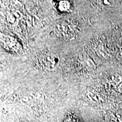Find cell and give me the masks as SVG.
Returning a JSON list of instances; mask_svg holds the SVG:
<instances>
[{
	"label": "cell",
	"mask_w": 122,
	"mask_h": 122,
	"mask_svg": "<svg viewBox=\"0 0 122 122\" xmlns=\"http://www.w3.org/2000/svg\"><path fill=\"white\" fill-rule=\"evenodd\" d=\"M1 45L7 50L15 53H20L22 49V46L17 40L9 36L1 35Z\"/></svg>",
	"instance_id": "1"
},
{
	"label": "cell",
	"mask_w": 122,
	"mask_h": 122,
	"mask_svg": "<svg viewBox=\"0 0 122 122\" xmlns=\"http://www.w3.org/2000/svg\"><path fill=\"white\" fill-rule=\"evenodd\" d=\"M41 61L44 66L49 69L54 68L59 62L57 56L53 53L44 55L42 57Z\"/></svg>",
	"instance_id": "2"
},
{
	"label": "cell",
	"mask_w": 122,
	"mask_h": 122,
	"mask_svg": "<svg viewBox=\"0 0 122 122\" xmlns=\"http://www.w3.org/2000/svg\"><path fill=\"white\" fill-rule=\"evenodd\" d=\"M62 122H80V121L78 117L75 114H68L65 116Z\"/></svg>",
	"instance_id": "3"
},
{
	"label": "cell",
	"mask_w": 122,
	"mask_h": 122,
	"mask_svg": "<svg viewBox=\"0 0 122 122\" xmlns=\"http://www.w3.org/2000/svg\"><path fill=\"white\" fill-rule=\"evenodd\" d=\"M70 3L67 1H61V2H59L57 7L58 10L62 12H64L67 11L70 9Z\"/></svg>",
	"instance_id": "4"
}]
</instances>
